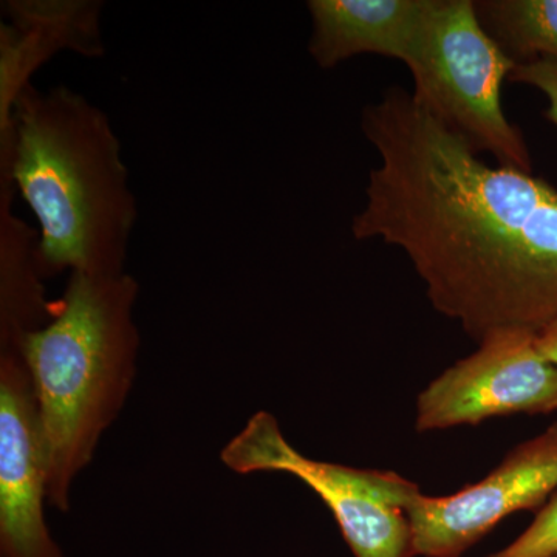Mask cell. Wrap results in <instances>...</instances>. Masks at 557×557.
<instances>
[{"instance_id": "obj_13", "label": "cell", "mask_w": 557, "mask_h": 557, "mask_svg": "<svg viewBox=\"0 0 557 557\" xmlns=\"http://www.w3.org/2000/svg\"><path fill=\"white\" fill-rule=\"evenodd\" d=\"M557 556V491L539 509L536 519L515 542L487 557Z\"/></svg>"}, {"instance_id": "obj_3", "label": "cell", "mask_w": 557, "mask_h": 557, "mask_svg": "<svg viewBox=\"0 0 557 557\" xmlns=\"http://www.w3.org/2000/svg\"><path fill=\"white\" fill-rule=\"evenodd\" d=\"M138 289L129 273H70L49 324L22 341L46 450L49 505L62 512L129 397L139 347Z\"/></svg>"}, {"instance_id": "obj_5", "label": "cell", "mask_w": 557, "mask_h": 557, "mask_svg": "<svg viewBox=\"0 0 557 557\" xmlns=\"http://www.w3.org/2000/svg\"><path fill=\"white\" fill-rule=\"evenodd\" d=\"M237 474L284 472L306 483L330 509L355 557H413L408 505L417 483L397 472L358 469L304 456L267 410L249 418L220 453Z\"/></svg>"}, {"instance_id": "obj_6", "label": "cell", "mask_w": 557, "mask_h": 557, "mask_svg": "<svg viewBox=\"0 0 557 557\" xmlns=\"http://www.w3.org/2000/svg\"><path fill=\"white\" fill-rule=\"evenodd\" d=\"M555 410L557 366L539 351L537 332L497 330L418 395L416 429L445 431L490 418Z\"/></svg>"}, {"instance_id": "obj_9", "label": "cell", "mask_w": 557, "mask_h": 557, "mask_svg": "<svg viewBox=\"0 0 557 557\" xmlns=\"http://www.w3.org/2000/svg\"><path fill=\"white\" fill-rule=\"evenodd\" d=\"M10 24L0 27V132L9 129L11 109L33 73L61 50L86 58L104 54L97 0H10Z\"/></svg>"}, {"instance_id": "obj_14", "label": "cell", "mask_w": 557, "mask_h": 557, "mask_svg": "<svg viewBox=\"0 0 557 557\" xmlns=\"http://www.w3.org/2000/svg\"><path fill=\"white\" fill-rule=\"evenodd\" d=\"M509 81L542 91L548 101L545 116L557 127V61L537 60L516 65Z\"/></svg>"}, {"instance_id": "obj_10", "label": "cell", "mask_w": 557, "mask_h": 557, "mask_svg": "<svg viewBox=\"0 0 557 557\" xmlns=\"http://www.w3.org/2000/svg\"><path fill=\"white\" fill-rule=\"evenodd\" d=\"M426 0H309V53L321 69H335L359 54H380L405 64Z\"/></svg>"}, {"instance_id": "obj_15", "label": "cell", "mask_w": 557, "mask_h": 557, "mask_svg": "<svg viewBox=\"0 0 557 557\" xmlns=\"http://www.w3.org/2000/svg\"><path fill=\"white\" fill-rule=\"evenodd\" d=\"M537 348L549 362L557 366V318L537 332Z\"/></svg>"}, {"instance_id": "obj_1", "label": "cell", "mask_w": 557, "mask_h": 557, "mask_svg": "<svg viewBox=\"0 0 557 557\" xmlns=\"http://www.w3.org/2000/svg\"><path fill=\"white\" fill-rule=\"evenodd\" d=\"M361 126L380 164L351 220L355 239L403 249L434 309L478 343L555 321L557 189L485 163L401 89L366 106Z\"/></svg>"}, {"instance_id": "obj_2", "label": "cell", "mask_w": 557, "mask_h": 557, "mask_svg": "<svg viewBox=\"0 0 557 557\" xmlns=\"http://www.w3.org/2000/svg\"><path fill=\"white\" fill-rule=\"evenodd\" d=\"M0 178L38 220L44 277L126 273L137 200L108 113L84 95L28 84L0 132Z\"/></svg>"}, {"instance_id": "obj_7", "label": "cell", "mask_w": 557, "mask_h": 557, "mask_svg": "<svg viewBox=\"0 0 557 557\" xmlns=\"http://www.w3.org/2000/svg\"><path fill=\"white\" fill-rule=\"evenodd\" d=\"M557 491V423L516 446L485 479L450 496L417 494L408 516L416 556L460 557L508 516L539 511Z\"/></svg>"}, {"instance_id": "obj_12", "label": "cell", "mask_w": 557, "mask_h": 557, "mask_svg": "<svg viewBox=\"0 0 557 557\" xmlns=\"http://www.w3.org/2000/svg\"><path fill=\"white\" fill-rule=\"evenodd\" d=\"M475 10L516 64L557 61V0H480Z\"/></svg>"}, {"instance_id": "obj_4", "label": "cell", "mask_w": 557, "mask_h": 557, "mask_svg": "<svg viewBox=\"0 0 557 557\" xmlns=\"http://www.w3.org/2000/svg\"><path fill=\"white\" fill-rule=\"evenodd\" d=\"M413 98L475 152L531 172L525 139L507 119L502 86L516 62L491 38L472 0H426L408 60Z\"/></svg>"}, {"instance_id": "obj_16", "label": "cell", "mask_w": 557, "mask_h": 557, "mask_svg": "<svg viewBox=\"0 0 557 557\" xmlns=\"http://www.w3.org/2000/svg\"><path fill=\"white\" fill-rule=\"evenodd\" d=\"M555 557H557V556H555Z\"/></svg>"}, {"instance_id": "obj_8", "label": "cell", "mask_w": 557, "mask_h": 557, "mask_svg": "<svg viewBox=\"0 0 557 557\" xmlns=\"http://www.w3.org/2000/svg\"><path fill=\"white\" fill-rule=\"evenodd\" d=\"M35 391L17 348H0V557H65L51 537Z\"/></svg>"}, {"instance_id": "obj_11", "label": "cell", "mask_w": 557, "mask_h": 557, "mask_svg": "<svg viewBox=\"0 0 557 557\" xmlns=\"http://www.w3.org/2000/svg\"><path fill=\"white\" fill-rule=\"evenodd\" d=\"M14 193L13 182L0 178V348H20L25 335L49 324L57 304L46 298L39 233L14 215Z\"/></svg>"}]
</instances>
